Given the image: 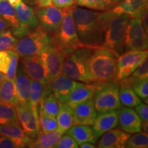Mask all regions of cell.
Instances as JSON below:
<instances>
[{
	"instance_id": "f35d334b",
	"label": "cell",
	"mask_w": 148,
	"mask_h": 148,
	"mask_svg": "<svg viewBox=\"0 0 148 148\" xmlns=\"http://www.w3.org/2000/svg\"><path fill=\"white\" fill-rule=\"evenodd\" d=\"M18 58H19V56L15 51L11 49V61L7 73L5 75L6 78L12 79V80H14V79H15L16 70H17L18 66Z\"/></svg>"
},
{
	"instance_id": "52a82bcc",
	"label": "cell",
	"mask_w": 148,
	"mask_h": 148,
	"mask_svg": "<svg viewBox=\"0 0 148 148\" xmlns=\"http://www.w3.org/2000/svg\"><path fill=\"white\" fill-rule=\"evenodd\" d=\"M119 84L115 81L99 84L92 98L97 114L116 110L121 107L119 97Z\"/></svg>"
},
{
	"instance_id": "ac0fdd59",
	"label": "cell",
	"mask_w": 148,
	"mask_h": 148,
	"mask_svg": "<svg viewBox=\"0 0 148 148\" xmlns=\"http://www.w3.org/2000/svg\"><path fill=\"white\" fill-rule=\"evenodd\" d=\"M72 110L76 125H86L91 126L98 114L94 106L92 98L80 103L72 108Z\"/></svg>"
},
{
	"instance_id": "2e32d148",
	"label": "cell",
	"mask_w": 148,
	"mask_h": 148,
	"mask_svg": "<svg viewBox=\"0 0 148 148\" xmlns=\"http://www.w3.org/2000/svg\"><path fill=\"white\" fill-rule=\"evenodd\" d=\"M99 84L100 83L88 84L84 82H77L76 86L70 94L66 103H67L71 108H73L80 103L92 99L93 98Z\"/></svg>"
},
{
	"instance_id": "d6a6232c",
	"label": "cell",
	"mask_w": 148,
	"mask_h": 148,
	"mask_svg": "<svg viewBox=\"0 0 148 148\" xmlns=\"http://www.w3.org/2000/svg\"><path fill=\"white\" fill-rule=\"evenodd\" d=\"M79 6L96 10H110L116 5L112 0H75Z\"/></svg>"
},
{
	"instance_id": "ffe728a7",
	"label": "cell",
	"mask_w": 148,
	"mask_h": 148,
	"mask_svg": "<svg viewBox=\"0 0 148 148\" xmlns=\"http://www.w3.org/2000/svg\"><path fill=\"white\" fill-rule=\"evenodd\" d=\"M118 125V116L116 110L102 112L97 114L95 121L92 125V129L96 137L99 138L107 131Z\"/></svg>"
},
{
	"instance_id": "8992f818",
	"label": "cell",
	"mask_w": 148,
	"mask_h": 148,
	"mask_svg": "<svg viewBox=\"0 0 148 148\" xmlns=\"http://www.w3.org/2000/svg\"><path fill=\"white\" fill-rule=\"evenodd\" d=\"M52 45L51 38L47 32L38 25L34 31L22 37L12 50L21 56L39 55L46 48Z\"/></svg>"
},
{
	"instance_id": "f907efd6",
	"label": "cell",
	"mask_w": 148,
	"mask_h": 148,
	"mask_svg": "<svg viewBox=\"0 0 148 148\" xmlns=\"http://www.w3.org/2000/svg\"><path fill=\"white\" fill-rule=\"evenodd\" d=\"M112 1H113L115 3H116V4H117V3H119V2H120V1H121V0H112Z\"/></svg>"
},
{
	"instance_id": "5bb4252c",
	"label": "cell",
	"mask_w": 148,
	"mask_h": 148,
	"mask_svg": "<svg viewBox=\"0 0 148 148\" xmlns=\"http://www.w3.org/2000/svg\"><path fill=\"white\" fill-rule=\"evenodd\" d=\"M118 125L121 130L134 134L141 130V120L136 111L131 108L120 107L116 109Z\"/></svg>"
},
{
	"instance_id": "74e56055",
	"label": "cell",
	"mask_w": 148,
	"mask_h": 148,
	"mask_svg": "<svg viewBox=\"0 0 148 148\" xmlns=\"http://www.w3.org/2000/svg\"><path fill=\"white\" fill-rule=\"evenodd\" d=\"M133 90L135 93L140 97L143 99L145 103L147 104L148 97V78L143 79L140 82L136 83L132 86Z\"/></svg>"
},
{
	"instance_id": "ee69618b",
	"label": "cell",
	"mask_w": 148,
	"mask_h": 148,
	"mask_svg": "<svg viewBox=\"0 0 148 148\" xmlns=\"http://www.w3.org/2000/svg\"><path fill=\"white\" fill-rule=\"evenodd\" d=\"M0 148H18L12 139L5 136H0Z\"/></svg>"
},
{
	"instance_id": "c3c4849f",
	"label": "cell",
	"mask_w": 148,
	"mask_h": 148,
	"mask_svg": "<svg viewBox=\"0 0 148 148\" xmlns=\"http://www.w3.org/2000/svg\"><path fill=\"white\" fill-rule=\"evenodd\" d=\"M8 1L12 5V6L15 7L16 5H18V3L21 2L22 0H8Z\"/></svg>"
},
{
	"instance_id": "83f0119b",
	"label": "cell",
	"mask_w": 148,
	"mask_h": 148,
	"mask_svg": "<svg viewBox=\"0 0 148 148\" xmlns=\"http://www.w3.org/2000/svg\"><path fill=\"white\" fill-rule=\"evenodd\" d=\"M0 101L16 106L18 100L14 80L5 78L0 84Z\"/></svg>"
},
{
	"instance_id": "1f68e13d",
	"label": "cell",
	"mask_w": 148,
	"mask_h": 148,
	"mask_svg": "<svg viewBox=\"0 0 148 148\" xmlns=\"http://www.w3.org/2000/svg\"><path fill=\"white\" fill-rule=\"evenodd\" d=\"M119 97L121 105L128 108L135 107L141 102L140 98L129 86H119Z\"/></svg>"
},
{
	"instance_id": "9c48e42d",
	"label": "cell",
	"mask_w": 148,
	"mask_h": 148,
	"mask_svg": "<svg viewBox=\"0 0 148 148\" xmlns=\"http://www.w3.org/2000/svg\"><path fill=\"white\" fill-rule=\"evenodd\" d=\"M145 50H131L121 53L116 59V82L126 78L147 58Z\"/></svg>"
},
{
	"instance_id": "816d5d0a",
	"label": "cell",
	"mask_w": 148,
	"mask_h": 148,
	"mask_svg": "<svg viewBox=\"0 0 148 148\" xmlns=\"http://www.w3.org/2000/svg\"><path fill=\"white\" fill-rule=\"evenodd\" d=\"M26 1H29V0H26Z\"/></svg>"
},
{
	"instance_id": "ab89813d",
	"label": "cell",
	"mask_w": 148,
	"mask_h": 148,
	"mask_svg": "<svg viewBox=\"0 0 148 148\" xmlns=\"http://www.w3.org/2000/svg\"><path fill=\"white\" fill-rule=\"evenodd\" d=\"M11 61V49L0 50V72L5 75Z\"/></svg>"
},
{
	"instance_id": "44dd1931",
	"label": "cell",
	"mask_w": 148,
	"mask_h": 148,
	"mask_svg": "<svg viewBox=\"0 0 148 148\" xmlns=\"http://www.w3.org/2000/svg\"><path fill=\"white\" fill-rule=\"evenodd\" d=\"M14 8L16 16L19 21V25L30 31L36 29L38 26L39 22L33 7L28 5L22 1L21 3L16 5Z\"/></svg>"
},
{
	"instance_id": "f1b7e54d",
	"label": "cell",
	"mask_w": 148,
	"mask_h": 148,
	"mask_svg": "<svg viewBox=\"0 0 148 148\" xmlns=\"http://www.w3.org/2000/svg\"><path fill=\"white\" fill-rule=\"evenodd\" d=\"M147 78H148V61L147 58H146L128 77L117 82L119 86H129L132 87L133 85Z\"/></svg>"
},
{
	"instance_id": "836d02e7",
	"label": "cell",
	"mask_w": 148,
	"mask_h": 148,
	"mask_svg": "<svg viewBox=\"0 0 148 148\" xmlns=\"http://www.w3.org/2000/svg\"><path fill=\"white\" fill-rule=\"evenodd\" d=\"M60 102L51 93H49L42 99L40 103L39 112L56 118L58 113Z\"/></svg>"
},
{
	"instance_id": "7bdbcfd3",
	"label": "cell",
	"mask_w": 148,
	"mask_h": 148,
	"mask_svg": "<svg viewBox=\"0 0 148 148\" xmlns=\"http://www.w3.org/2000/svg\"><path fill=\"white\" fill-rule=\"evenodd\" d=\"M75 3V0H51V3L58 8L71 7Z\"/></svg>"
},
{
	"instance_id": "603a6c76",
	"label": "cell",
	"mask_w": 148,
	"mask_h": 148,
	"mask_svg": "<svg viewBox=\"0 0 148 148\" xmlns=\"http://www.w3.org/2000/svg\"><path fill=\"white\" fill-rule=\"evenodd\" d=\"M16 90L17 93L18 103L23 105H29V90H30L31 79L24 72L22 66H19L16 70L15 79Z\"/></svg>"
},
{
	"instance_id": "f6af8a7d",
	"label": "cell",
	"mask_w": 148,
	"mask_h": 148,
	"mask_svg": "<svg viewBox=\"0 0 148 148\" xmlns=\"http://www.w3.org/2000/svg\"><path fill=\"white\" fill-rule=\"evenodd\" d=\"M9 27H10V25H9V24L7 23L6 21H4L3 18L0 17V32L4 30V29H8Z\"/></svg>"
},
{
	"instance_id": "9a60e30c",
	"label": "cell",
	"mask_w": 148,
	"mask_h": 148,
	"mask_svg": "<svg viewBox=\"0 0 148 148\" xmlns=\"http://www.w3.org/2000/svg\"><path fill=\"white\" fill-rule=\"evenodd\" d=\"M77 82L69 77H66L64 74L55 77L49 83L51 94L60 103H66L70 94Z\"/></svg>"
},
{
	"instance_id": "ba28073f",
	"label": "cell",
	"mask_w": 148,
	"mask_h": 148,
	"mask_svg": "<svg viewBox=\"0 0 148 148\" xmlns=\"http://www.w3.org/2000/svg\"><path fill=\"white\" fill-rule=\"evenodd\" d=\"M147 46V31L143 26L141 18L131 17L125 34V51L145 50Z\"/></svg>"
},
{
	"instance_id": "681fc988",
	"label": "cell",
	"mask_w": 148,
	"mask_h": 148,
	"mask_svg": "<svg viewBox=\"0 0 148 148\" xmlns=\"http://www.w3.org/2000/svg\"><path fill=\"white\" fill-rule=\"evenodd\" d=\"M5 78V75L4 74H3L1 72H0V84L2 82V81Z\"/></svg>"
},
{
	"instance_id": "e575fe53",
	"label": "cell",
	"mask_w": 148,
	"mask_h": 148,
	"mask_svg": "<svg viewBox=\"0 0 148 148\" xmlns=\"http://www.w3.org/2000/svg\"><path fill=\"white\" fill-rule=\"evenodd\" d=\"M39 127L42 132H48L58 129V123L56 117L47 115L43 112H38Z\"/></svg>"
},
{
	"instance_id": "4316f807",
	"label": "cell",
	"mask_w": 148,
	"mask_h": 148,
	"mask_svg": "<svg viewBox=\"0 0 148 148\" xmlns=\"http://www.w3.org/2000/svg\"><path fill=\"white\" fill-rule=\"evenodd\" d=\"M59 105L58 113L56 116L58 130L64 134L76 124L72 108L66 103H60Z\"/></svg>"
},
{
	"instance_id": "d590c367",
	"label": "cell",
	"mask_w": 148,
	"mask_h": 148,
	"mask_svg": "<svg viewBox=\"0 0 148 148\" xmlns=\"http://www.w3.org/2000/svg\"><path fill=\"white\" fill-rule=\"evenodd\" d=\"M134 135L130 136L125 147L128 148H147L148 147V136L147 133L139 132L134 133Z\"/></svg>"
},
{
	"instance_id": "5b68a950",
	"label": "cell",
	"mask_w": 148,
	"mask_h": 148,
	"mask_svg": "<svg viewBox=\"0 0 148 148\" xmlns=\"http://www.w3.org/2000/svg\"><path fill=\"white\" fill-rule=\"evenodd\" d=\"M73 5L62 8L64 11L62 21L60 28L51 38L52 45L65 52L73 51L81 46L73 16Z\"/></svg>"
},
{
	"instance_id": "d4e9b609",
	"label": "cell",
	"mask_w": 148,
	"mask_h": 148,
	"mask_svg": "<svg viewBox=\"0 0 148 148\" xmlns=\"http://www.w3.org/2000/svg\"><path fill=\"white\" fill-rule=\"evenodd\" d=\"M66 132L75 140L78 146L86 142L95 143L98 139L90 125H74Z\"/></svg>"
},
{
	"instance_id": "30bf717a",
	"label": "cell",
	"mask_w": 148,
	"mask_h": 148,
	"mask_svg": "<svg viewBox=\"0 0 148 148\" xmlns=\"http://www.w3.org/2000/svg\"><path fill=\"white\" fill-rule=\"evenodd\" d=\"M38 56L45 66L50 81L62 74V64L65 51L51 45Z\"/></svg>"
},
{
	"instance_id": "7dc6e473",
	"label": "cell",
	"mask_w": 148,
	"mask_h": 148,
	"mask_svg": "<svg viewBox=\"0 0 148 148\" xmlns=\"http://www.w3.org/2000/svg\"><path fill=\"white\" fill-rule=\"evenodd\" d=\"M141 129L143 130V132L147 133L148 132V121H141Z\"/></svg>"
},
{
	"instance_id": "4fadbf2b",
	"label": "cell",
	"mask_w": 148,
	"mask_h": 148,
	"mask_svg": "<svg viewBox=\"0 0 148 148\" xmlns=\"http://www.w3.org/2000/svg\"><path fill=\"white\" fill-rule=\"evenodd\" d=\"M18 122L22 129L31 138H35L40 132L38 116L34 113L29 105L18 103L16 106Z\"/></svg>"
},
{
	"instance_id": "60d3db41",
	"label": "cell",
	"mask_w": 148,
	"mask_h": 148,
	"mask_svg": "<svg viewBox=\"0 0 148 148\" xmlns=\"http://www.w3.org/2000/svg\"><path fill=\"white\" fill-rule=\"evenodd\" d=\"M54 148H77L79 147L75 140L69 136V134L63 135L61 136L60 140H58L54 145Z\"/></svg>"
},
{
	"instance_id": "cb8c5ba5",
	"label": "cell",
	"mask_w": 148,
	"mask_h": 148,
	"mask_svg": "<svg viewBox=\"0 0 148 148\" xmlns=\"http://www.w3.org/2000/svg\"><path fill=\"white\" fill-rule=\"evenodd\" d=\"M0 135L12 139L18 146V148L25 147L32 140L18 124H0Z\"/></svg>"
},
{
	"instance_id": "8d00e7d4",
	"label": "cell",
	"mask_w": 148,
	"mask_h": 148,
	"mask_svg": "<svg viewBox=\"0 0 148 148\" xmlns=\"http://www.w3.org/2000/svg\"><path fill=\"white\" fill-rule=\"evenodd\" d=\"M17 41L18 38L8 29L0 32V50L12 49Z\"/></svg>"
},
{
	"instance_id": "bcb514c9",
	"label": "cell",
	"mask_w": 148,
	"mask_h": 148,
	"mask_svg": "<svg viewBox=\"0 0 148 148\" xmlns=\"http://www.w3.org/2000/svg\"><path fill=\"white\" fill-rule=\"evenodd\" d=\"M79 147L81 148H95L96 146L94 145V143H89V142H86L83 143L79 145Z\"/></svg>"
},
{
	"instance_id": "484cf974",
	"label": "cell",
	"mask_w": 148,
	"mask_h": 148,
	"mask_svg": "<svg viewBox=\"0 0 148 148\" xmlns=\"http://www.w3.org/2000/svg\"><path fill=\"white\" fill-rule=\"evenodd\" d=\"M63 134L58 129L48 132H39L35 140H31L27 147L34 148H51L58 143Z\"/></svg>"
},
{
	"instance_id": "277c9868",
	"label": "cell",
	"mask_w": 148,
	"mask_h": 148,
	"mask_svg": "<svg viewBox=\"0 0 148 148\" xmlns=\"http://www.w3.org/2000/svg\"><path fill=\"white\" fill-rule=\"evenodd\" d=\"M95 50V48L80 47L73 51L65 52L62 74L75 81L84 83H96L89 73L87 66V60Z\"/></svg>"
},
{
	"instance_id": "f546056e",
	"label": "cell",
	"mask_w": 148,
	"mask_h": 148,
	"mask_svg": "<svg viewBox=\"0 0 148 148\" xmlns=\"http://www.w3.org/2000/svg\"><path fill=\"white\" fill-rule=\"evenodd\" d=\"M16 106L9 103L0 101V124H18Z\"/></svg>"
},
{
	"instance_id": "7a4b0ae2",
	"label": "cell",
	"mask_w": 148,
	"mask_h": 148,
	"mask_svg": "<svg viewBox=\"0 0 148 148\" xmlns=\"http://www.w3.org/2000/svg\"><path fill=\"white\" fill-rule=\"evenodd\" d=\"M116 59L112 51L103 47L96 48L87 60L89 73L95 82L106 84L116 82Z\"/></svg>"
},
{
	"instance_id": "8fae6325",
	"label": "cell",
	"mask_w": 148,
	"mask_h": 148,
	"mask_svg": "<svg viewBox=\"0 0 148 148\" xmlns=\"http://www.w3.org/2000/svg\"><path fill=\"white\" fill-rule=\"evenodd\" d=\"M40 27L46 32L55 33L60 28L64 16L63 9L51 5L38 7L35 10Z\"/></svg>"
},
{
	"instance_id": "b9f144b4",
	"label": "cell",
	"mask_w": 148,
	"mask_h": 148,
	"mask_svg": "<svg viewBox=\"0 0 148 148\" xmlns=\"http://www.w3.org/2000/svg\"><path fill=\"white\" fill-rule=\"evenodd\" d=\"M136 108V112L140 117L141 121H148V106L147 103H143L141 101L138 103Z\"/></svg>"
},
{
	"instance_id": "e0dca14e",
	"label": "cell",
	"mask_w": 148,
	"mask_h": 148,
	"mask_svg": "<svg viewBox=\"0 0 148 148\" xmlns=\"http://www.w3.org/2000/svg\"><path fill=\"white\" fill-rule=\"evenodd\" d=\"M111 10L117 14L140 18L147 12V0H121Z\"/></svg>"
},
{
	"instance_id": "4dcf8cb0",
	"label": "cell",
	"mask_w": 148,
	"mask_h": 148,
	"mask_svg": "<svg viewBox=\"0 0 148 148\" xmlns=\"http://www.w3.org/2000/svg\"><path fill=\"white\" fill-rule=\"evenodd\" d=\"M0 17L6 21L12 28L19 26L20 23L16 16L15 8L8 0H0Z\"/></svg>"
},
{
	"instance_id": "6da1fadb",
	"label": "cell",
	"mask_w": 148,
	"mask_h": 148,
	"mask_svg": "<svg viewBox=\"0 0 148 148\" xmlns=\"http://www.w3.org/2000/svg\"><path fill=\"white\" fill-rule=\"evenodd\" d=\"M107 11L95 12L73 5V19L81 46L95 49L102 47L106 25Z\"/></svg>"
},
{
	"instance_id": "f5cc1de1",
	"label": "cell",
	"mask_w": 148,
	"mask_h": 148,
	"mask_svg": "<svg viewBox=\"0 0 148 148\" xmlns=\"http://www.w3.org/2000/svg\"><path fill=\"white\" fill-rule=\"evenodd\" d=\"M35 1H36V0H35Z\"/></svg>"
},
{
	"instance_id": "7402d4cb",
	"label": "cell",
	"mask_w": 148,
	"mask_h": 148,
	"mask_svg": "<svg viewBox=\"0 0 148 148\" xmlns=\"http://www.w3.org/2000/svg\"><path fill=\"white\" fill-rule=\"evenodd\" d=\"M49 93H51L49 84L45 85L38 81L31 79L29 104L37 116H38L40 105L42 99Z\"/></svg>"
},
{
	"instance_id": "7c38bea8",
	"label": "cell",
	"mask_w": 148,
	"mask_h": 148,
	"mask_svg": "<svg viewBox=\"0 0 148 148\" xmlns=\"http://www.w3.org/2000/svg\"><path fill=\"white\" fill-rule=\"evenodd\" d=\"M23 70L32 80L38 81L48 85L51 82L45 66L38 55L21 56Z\"/></svg>"
},
{
	"instance_id": "3957f363",
	"label": "cell",
	"mask_w": 148,
	"mask_h": 148,
	"mask_svg": "<svg viewBox=\"0 0 148 148\" xmlns=\"http://www.w3.org/2000/svg\"><path fill=\"white\" fill-rule=\"evenodd\" d=\"M130 16L107 11V21L102 47L112 51L116 57L125 51V38Z\"/></svg>"
},
{
	"instance_id": "d6986e66",
	"label": "cell",
	"mask_w": 148,
	"mask_h": 148,
	"mask_svg": "<svg viewBox=\"0 0 148 148\" xmlns=\"http://www.w3.org/2000/svg\"><path fill=\"white\" fill-rule=\"evenodd\" d=\"M130 134L119 129H111L100 136L97 144L99 148H124Z\"/></svg>"
}]
</instances>
